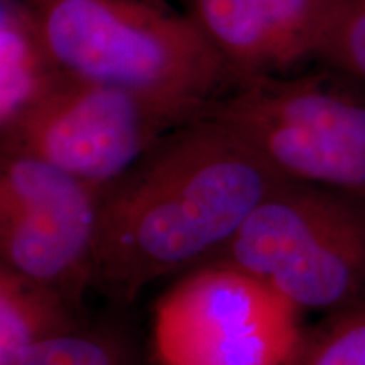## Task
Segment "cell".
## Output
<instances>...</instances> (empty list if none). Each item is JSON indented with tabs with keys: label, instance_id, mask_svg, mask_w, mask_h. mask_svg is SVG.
I'll use <instances>...</instances> for the list:
<instances>
[{
	"label": "cell",
	"instance_id": "1",
	"mask_svg": "<svg viewBox=\"0 0 365 365\" xmlns=\"http://www.w3.org/2000/svg\"><path fill=\"white\" fill-rule=\"evenodd\" d=\"M284 178L223 122L178 127L102 188L91 287L130 304L150 282L202 266Z\"/></svg>",
	"mask_w": 365,
	"mask_h": 365
},
{
	"label": "cell",
	"instance_id": "2",
	"mask_svg": "<svg viewBox=\"0 0 365 365\" xmlns=\"http://www.w3.org/2000/svg\"><path fill=\"white\" fill-rule=\"evenodd\" d=\"M59 70L168 98L210 102L235 75L188 14L156 0H26Z\"/></svg>",
	"mask_w": 365,
	"mask_h": 365
},
{
	"label": "cell",
	"instance_id": "3",
	"mask_svg": "<svg viewBox=\"0 0 365 365\" xmlns=\"http://www.w3.org/2000/svg\"><path fill=\"white\" fill-rule=\"evenodd\" d=\"M203 264L239 269L299 309L359 307L365 303V200L286 176Z\"/></svg>",
	"mask_w": 365,
	"mask_h": 365
},
{
	"label": "cell",
	"instance_id": "4",
	"mask_svg": "<svg viewBox=\"0 0 365 365\" xmlns=\"http://www.w3.org/2000/svg\"><path fill=\"white\" fill-rule=\"evenodd\" d=\"M205 117L234 129L282 175L365 200V83L335 68L244 78Z\"/></svg>",
	"mask_w": 365,
	"mask_h": 365
},
{
	"label": "cell",
	"instance_id": "5",
	"mask_svg": "<svg viewBox=\"0 0 365 365\" xmlns=\"http://www.w3.org/2000/svg\"><path fill=\"white\" fill-rule=\"evenodd\" d=\"M207 105L65 73L0 134V150L31 154L103 188L164 135L202 118Z\"/></svg>",
	"mask_w": 365,
	"mask_h": 365
},
{
	"label": "cell",
	"instance_id": "6",
	"mask_svg": "<svg viewBox=\"0 0 365 365\" xmlns=\"http://www.w3.org/2000/svg\"><path fill=\"white\" fill-rule=\"evenodd\" d=\"M299 312L239 269L203 264L159 298L154 350L161 365H284Z\"/></svg>",
	"mask_w": 365,
	"mask_h": 365
},
{
	"label": "cell",
	"instance_id": "7",
	"mask_svg": "<svg viewBox=\"0 0 365 365\" xmlns=\"http://www.w3.org/2000/svg\"><path fill=\"white\" fill-rule=\"evenodd\" d=\"M100 193L51 163L0 150V264L80 309L93 277Z\"/></svg>",
	"mask_w": 365,
	"mask_h": 365
},
{
	"label": "cell",
	"instance_id": "8",
	"mask_svg": "<svg viewBox=\"0 0 365 365\" xmlns=\"http://www.w3.org/2000/svg\"><path fill=\"white\" fill-rule=\"evenodd\" d=\"M345 0H188V16L235 80L318 59ZM235 81V83H237Z\"/></svg>",
	"mask_w": 365,
	"mask_h": 365
},
{
	"label": "cell",
	"instance_id": "9",
	"mask_svg": "<svg viewBox=\"0 0 365 365\" xmlns=\"http://www.w3.org/2000/svg\"><path fill=\"white\" fill-rule=\"evenodd\" d=\"M65 75L46 46L26 0L0 2V134L16 124Z\"/></svg>",
	"mask_w": 365,
	"mask_h": 365
},
{
	"label": "cell",
	"instance_id": "10",
	"mask_svg": "<svg viewBox=\"0 0 365 365\" xmlns=\"http://www.w3.org/2000/svg\"><path fill=\"white\" fill-rule=\"evenodd\" d=\"M81 327L80 309L49 286L0 264V365Z\"/></svg>",
	"mask_w": 365,
	"mask_h": 365
},
{
	"label": "cell",
	"instance_id": "11",
	"mask_svg": "<svg viewBox=\"0 0 365 365\" xmlns=\"http://www.w3.org/2000/svg\"><path fill=\"white\" fill-rule=\"evenodd\" d=\"M284 365H365V303L328 317L301 331Z\"/></svg>",
	"mask_w": 365,
	"mask_h": 365
},
{
	"label": "cell",
	"instance_id": "12",
	"mask_svg": "<svg viewBox=\"0 0 365 365\" xmlns=\"http://www.w3.org/2000/svg\"><path fill=\"white\" fill-rule=\"evenodd\" d=\"M17 365H129V355L113 333L80 327L34 346Z\"/></svg>",
	"mask_w": 365,
	"mask_h": 365
},
{
	"label": "cell",
	"instance_id": "13",
	"mask_svg": "<svg viewBox=\"0 0 365 365\" xmlns=\"http://www.w3.org/2000/svg\"><path fill=\"white\" fill-rule=\"evenodd\" d=\"M318 61L365 83V0H345Z\"/></svg>",
	"mask_w": 365,
	"mask_h": 365
}]
</instances>
